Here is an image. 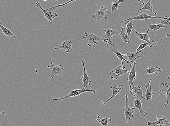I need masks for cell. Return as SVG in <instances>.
Instances as JSON below:
<instances>
[{"label": "cell", "mask_w": 170, "mask_h": 126, "mask_svg": "<svg viewBox=\"0 0 170 126\" xmlns=\"http://www.w3.org/2000/svg\"><path fill=\"white\" fill-rule=\"evenodd\" d=\"M84 34V35L81 37V39L82 40L87 41L88 42V45L89 47L97 45V41H103L105 43H107L108 44V46L109 45H114L115 44V43L111 42V39H109V41H108L106 39L102 38L101 37L98 36L91 33L88 34L86 32H85Z\"/></svg>", "instance_id": "obj_1"}, {"label": "cell", "mask_w": 170, "mask_h": 126, "mask_svg": "<svg viewBox=\"0 0 170 126\" xmlns=\"http://www.w3.org/2000/svg\"><path fill=\"white\" fill-rule=\"evenodd\" d=\"M123 100L125 103V106L123 109L124 112V116L125 117V123H127L128 121H130L134 117V114L135 113V108H131L128 104V95H125V97L124 98Z\"/></svg>", "instance_id": "obj_2"}, {"label": "cell", "mask_w": 170, "mask_h": 126, "mask_svg": "<svg viewBox=\"0 0 170 126\" xmlns=\"http://www.w3.org/2000/svg\"><path fill=\"white\" fill-rule=\"evenodd\" d=\"M48 67L50 68L52 70V73L48 77L54 78L55 77L58 75L60 77H61L64 70L63 65H56L54 64V62H51L48 66Z\"/></svg>", "instance_id": "obj_3"}, {"label": "cell", "mask_w": 170, "mask_h": 126, "mask_svg": "<svg viewBox=\"0 0 170 126\" xmlns=\"http://www.w3.org/2000/svg\"><path fill=\"white\" fill-rule=\"evenodd\" d=\"M150 19H170V18L166 16H149L144 13H141V14L137 16L133 17L127 19L123 20V21L119 22V24H120L123 23L127 21L130 20H147Z\"/></svg>", "instance_id": "obj_4"}, {"label": "cell", "mask_w": 170, "mask_h": 126, "mask_svg": "<svg viewBox=\"0 0 170 126\" xmlns=\"http://www.w3.org/2000/svg\"><path fill=\"white\" fill-rule=\"evenodd\" d=\"M160 93L158 94V95H164L167 97V100L164 104L165 108L169 104L170 101V85H169L167 82L162 83L160 85Z\"/></svg>", "instance_id": "obj_5"}, {"label": "cell", "mask_w": 170, "mask_h": 126, "mask_svg": "<svg viewBox=\"0 0 170 126\" xmlns=\"http://www.w3.org/2000/svg\"><path fill=\"white\" fill-rule=\"evenodd\" d=\"M90 92L93 93H95L96 91L94 89L83 90V89H75L71 91L68 95H66L65 97L61 98L53 99V101H59L64 100V99L69 98L72 97H75L81 95L86 92Z\"/></svg>", "instance_id": "obj_6"}, {"label": "cell", "mask_w": 170, "mask_h": 126, "mask_svg": "<svg viewBox=\"0 0 170 126\" xmlns=\"http://www.w3.org/2000/svg\"><path fill=\"white\" fill-rule=\"evenodd\" d=\"M122 65H119L115 67L110 71V79L112 80L118 79L119 77L124 74L130 73L127 70L123 69L122 68Z\"/></svg>", "instance_id": "obj_7"}, {"label": "cell", "mask_w": 170, "mask_h": 126, "mask_svg": "<svg viewBox=\"0 0 170 126\" xmlns=\"http://www.w3.org/2000/svg\"><path fill=\"white\" fill-rule=\"evenodd\" d=\"M92 10L95 12V14L93 16V18L96 20L97 23H98L101 20H108V18L107 15V8L102 6L101 9L99 11H96L94 9Z\"/></svg>", "instance_id": "obj_8"}, {"label": "cell", "mask_w": 170, "mask_h": 126, "mask_svg": "<svg viewBox=\"0 0 170 126\" xmlns=\"http://www.w3.org/2000/svg\"><path fill=\"white\" fill-rule=\"evenodd\" d=\"M40 5L41 3H40L39 2H37L36 3V7H39L40 9L44 13L45 18L48 20L49 23H51L53 20L54 19L58 17V16L57 13L52 12H49V11H47L46 10H44V9Z\"/></svg>", "instance_id": "obj_9"}, {"label": "cell", "mask_w": 170, "mask_h": 126, "mask_svg": "<svg viewBox=\"0 0 170 126\" xmlns=\"http://www.w3.org/2000/svg\"><path fill=\"white\" fill-rule=\"evenodd\" d=\"M109 48V50H110L111 52H114V53L116 54L117 57L119 58V59L121 60L122 61V65L123 67V69H125V67L124 66L123 63V61H124L127 62L128 65H129L131 67L133 63H130V62L128 61L127 60H126L125 58H124L123 56V54L120 53L119 52V50L118 49V47H117L116 45L115 44L114 45H109L108 46Z\"/></svg>", "instance_id": "obj_10"}, {"label": "cell", "mask_w": 170, "mask_h": 126, "mask_svg": "<svg viewBox=\"0 0 170 126\" xmlns=\"http://www.w3.org/2000/svg\"><path fill=\"white\" fill-rule=\"evenodd\" d=\"M156 118L158 119L157 121L155 122L149 121L147 124L149 126H157L158 125L163 126L164 125L169 124H170L167 118L165 116L158 115L156 116Z\"/></svg>", "instance_id": "obj_11"}, {"label": "cell", "mask_w": 170, "mask_h": 126, "mask_svg": "<svg viewBox=\"0 0 170 126\" xmlns=\"http://www.w3.org/2000/svg\"><path fill=\"white\" fill-rule=\"evenodd\" d=\"M132 87L133 88L129 91L132 95L134 97H137L138 99H146V98L143 96V89L140 86H136L133 84Z\"/></svg>", "instance_id": "obj_12"}, {"label": "cell", "mask_w": 170, "mask_h": 126, "mask_svg": "<svg viewBox=\"0 0 170 126\" xmlns=\"http://www.w3.org/2000/svg\"><path fill=\"white\" fill-rule=\"evenodd\" d=\"M86 61L85 60H82V63L83 65V68H84V74L82 77L81 78V80L84 82V85L83 87V90L85 89V88L88 87V85H91L92 82L90 80L89 77H88L87 74V72L86 71L85 67V63Z\"/></svg>", "instance_id": "obj_13"}, {"label": "cell", "mask_w": 170, "mask_h": 126, "mask_svg": "<svg viewBox=\"0 0 170 126\" xmlns=\"http://www.w3.org/2000/svg\"><path fill=\"white\" fill-rule=\"evenodd\" d=\"M136 66H137V62L135 61L134 63L133 66L130 70L129 77L127 79V80L128 82L130 89H131V87L134 84L133 81L135 80L136 77L137 75L135 71Z\"/></svg>", "instance_id": "obj_14"}, {"label": "cell", "mask_w": 170, "mask_h": 126, "mask_svg": "<svg viewBox=\"0 0 170 126\" xmlns=\"http://www.w3.org/2000/svg\"><path fill=\"white\" fill-rule=\"evenodd\" d=\"M122 89V85H119L118 86H117L116 85H112L111 86V89L113 91V94L110 98L107 100L102 101L101 103V104H103L106 105L107 103H108L109 101H110L111 99H112L113 98L116 96L117 95L120 93Z\"/></svg>", "instance_id": "obj_15"}, {"label": "cell", "mask_w": 170, "mask_h": 126, "mask_svg": "<svg viewBox=\"0 0 170 126\" xmlns=\"http://www.w3.org/2000/svg\"><path fill=\"white\" fill-rule=\"evenodd\" d=\"M150 30V29H149V28H148V29L147 30L146 33H139L138 32L136 31L134 28L133 29H132V31L137 35V38H138L141 39V40L145 41L147 42H149L151 41V39L148 36V33Z\"/></svg>", "instance_id": "obj_16"}, {"label": "cell", "mask_w": 170, "mask_h": 126, "mask_svg": "<svg viewBox=\"0 0 170 126\" xmlns=\"http://www.w3.org/2000/svg\"><path fill=\"white\" fill-rule=\"evenodd\" d=\"M134 103L135 108L138 109L141 116H142L141 119H144L145 117L147 115V112H145L143 110L141 99L138 98L135 99L134 101Z\"/></svg>", "instance_id": "obj_17"}, {"label": "cell", "mask_w": 170, "mask_h": 126, "mask_svg": "<svg viewBox=\"0 0 170 126\" xmlns=\"http://www.w3.org/2000/svg\"><path fill=\"white\" fill-rule=\"evenodd\" d=\"M72 45V42L71 40H68L67 38L66 39L65 41H64L61 46L58 48H54L55 50L60 49H63L66 51L67 53H68L70 50L71 49Z\"/></svg>", "instance_id": "obj_18"}, {"label": "cell", "mask_w": 170, "mask_h": 126, "mask_svg": "<svg viewBox=\"0 0 170 126\" xmlns=\"http://www.w3.org/2000/svg\"><path fill=\"white\" fill-rule=\"evenodd\" d=\"M103 31L105 33V35L103 36V39L109 41V39H112L114 35H119V33L117 31V30H113L110 28H108L106 29L103 30Z\"/></svg>", "instance_id": "obj_19"}, {"label": "cell", "mask_w": 170, "mask_h": 126, "mask_svg": "<svg viewBox=\"0 0 170 126\" xmlns=\"http://www.w3.org/2000/svg\"><path fill=\"white\" fill-rule=\"evenodd\" d=\"M151 81V79L150 78L148 82L145 85L147 91L145 92V95H146V99L147 101H150L152 99V97L153 95H154V92H152L153 90L152 89V86L151 85L150 82Z\"/></svg>", "instance_id": "obj_20"}, {"label": "cell", "mask_w": 170, "mask_h": 126, "mask_svg": "<svg viewBox=\"0 0 170 126\" xmlns=\"http://www.w3.org/2000/svg\"><path fill=\"white\" fill-rule=\"evenodd\" d=\"M141 52V51H140L137 52L136 53L134 52H128L126 54H123V56H127V60L130 63H133L135 62L136 59L140 57V56L139 54Z\"/></svg>", "instance_id": "obj_21"}, {"label": "cell", "mask_w": 170, "mask_h": 126, "mask_svg": "<svg viewBox=\"0 0 170 126\" xmlns=\"http://www.w3.org/2000/svg\"><path fill=\"white\" fill-rule=\"evenodd\" d=\"M122 31H120V34H119V35L121 37L123 40L124 42L127 43H130L131 41V38L129 36H128L127 34H126L124 30H125V28H124V26H121Z\"/></svg>", "instance_id": "obj_22"}, {"label": "cell", "mask_w": 170, "mask_h": 126, "mask_svg": "<svg viewBox=\"0 0 170 126\" xmlns=\"http://www.w3.org/2000/svg\"><path fill=\"white\" fill-rule=\"evenodd\" d=\"M112 121V119L110 118H103L101 116L99 115L98 116V118L95 120V121L99 122L101 125L103 126H107L108 124L111 121Z\"/></svg>", "instance_id": "obj_23"}, {"label": "cell", "mask_w": 170, "mask_h": 126, "mask_svg": "<svg viewBox=\"0 0 170 126\" xmlns=\"http://www.w3.org/2000/svg\"><path fill=\"white\" fill-rule=\"evenodd\" d=\"M162 71V69L157 66L154 67H149L148 69H145L144 72L149 74H152L155 73L156 74H158V72H160Z\"/></svg>", "instance_id": "obj_24"}, {"label": "cell", "mask_w": 170, "mask_h": 126, "mask_svg": "<svg viewBox=\"0 0 170 126\" xmlns=\"http://www.w3.org/2000/svg\"><path fill=\"white\" fill-rule=\"evenodd\" d=\"M152 0H148V1L146 3H145L144 5V6L142 8L139 9L138 10V12H140L141 11H142L144 10H148V11H151V12L154 13V14L156 16H157V14L156 12H154V11L152 9V5H151V1Z\"/></svg>", "instance_id": "obj_25"}, {"label": "cell", "mask_w": 170, "mask_h": 126, "mask_svg": "<svg viewBox=\"0 0 170 126\" xmlns=\"http://www.w3.org/2000/svg\"><path fill=\"white\" fill-rule=\"evenodd\" d=\"M0 27H1L2 31L3 32L5 35L9 37H12L15 39L17 38V37L16 36L13 34V33L10 30L2 25L1 22H0Z\"/></svg>", "instance_id": "obj_26"}, {"label": "cell", "mask_w": 170, "mask_h": 126, "mask_svg": "<svg viewBox=\"0 0 170 126\" xmlns=\"http://www.w3.org/2000/svg\"><path fill=\"white\" fill-rule=\"evenodd\" d=\"M154 43V44H155L156 46H158L157 44H156V42L155 41L153 40L151 41L150 42H147L145 43H143V44H141L139 46L138 48L136 51L137 52L140 51L143 49H144L147 46H149L152 48V43Z\"/></svg>", "instance_id": "obj_27"}, {"label": "cell", "mask_w": 170, "mask_h": 126, "mask_svg": "<svg viewBox=\"0 0 170 126\" xmlns=\"http://www.w3.org/2000/svg\"><path fill=\"white\" fill-rule=\"evenodd\" d=\"M123 2L124 0H118L117 1L116 0H113V3L111 4V6L112 7L111 11L113 14H114L117 12L118 10L119 5L120 3H123Z\"/></svg>", "instance_id": "obj_28"}, {"label": "cell", "mask_w": 170, "mask_h": 126, "mask_svg": "<svg viewBox=\"0 0 170 126\" xmlns=\"http://www.w3.org/2000/svg\"><path fill=\"white\" fill-rule=\"evenodd\" d=\"M133 20H128L127 22H126L125 23L126 25L125 30H126L128 35L129 36H130V34H131L132 31V29L134 28L133 27Z\"/></svg>", "instance_id": "obj_29"}, {"label": "cell", "mask_w": 170, "mask_h": 126, "mask_svg": "<svg viewBox=\"0 0 170 126\" xmlns=\"http://www.w3.org/2000/svg\"><path fill=\"white\" fill-rule=\"evenodd\" d=\"M76 1L77 0H70V1H69L65 3H64L63 4L57 5L56 6L51 7V8L47 9L46 10L49 11V12H54V11L56 10V9L59 8V7H62L63 8H64V7H65V5H67L68 4L72 2Z\"/></svg>", "instance_id": "obj_30"}, {"label": "cell", "mask_w": 170, "mask_h": 126, "mask_svg": "<svg viewBox=\"0 0 170 126\" xmlns=\"http://www.w3.org/2000/svg\"><path fill=\"white\" fill-rule=\"evenodd\" d=\"M148 28L150 30H152L154 31H156L159 30L160 28H167L165 26L161 24H151L148 26Z\"/></svg>", "instance_id": "obj_31"}, {"label": "cell", "mask_w": 170, "mask_h": 126, "mask_svg": "<svg viewBox=\"0 0 170 126\" xmlns=\"http://www.w3.org/2000/svg\"><path fill=\"white\" fill-rule=\"evenodd\" d=\"M161 24L166 26L167 28L170 27V19H162L161 21L158 22H151V24Z\"/></svg>", "instance_id": "obj_32"}, {"label": "cell", "mask_w": 170, "mask_h": 126, "mask_svg": "<svg viewBox=\"0 0 170 126\" xmlns=\"http://www.w3.org/2000/svg\"><path fill=\"white\" fill-rule=\"evenodd\" d=\"M137 1L139 2H141V3L143 4V5H144L145 3L144 2H143L142 1H141V0H137Z\"/></svg>", "instance_id": "obj_33"}, {"label": "cell", "mask_w": 170, "mask_h": 126, "mask_svg": "<svg viewBox=\"0 0 170 126\" xmlns=\"http://www.w3.org/2000/svg\"><path fill=\"white\" fill-rule=\"evenodd\" d=\"M1 114H6V113H5V112H1Z\"/></svg>", "instance_id": "obj_34"}, {"label": "cell", "mask_w": 170, "mask_h": 126, "mask_svg": "<svg viewBox=\"0 0 170 126\" xmlns=\"http://www.w3.org/2000/svg\"><path fill=\"white\" fill-rule=\"evenodd\" d=\"M166 37H170V35H165Z\"/></svg>", "instance_id": "obj_35"}, {"label": "cell", "mask_w": 170, "mask_h": 126, "mask_svg": "<svg viewBox=\"0 0 170 126\" xmlns=\"http://www.w3.org/2000/svg\"><path fill=\"white\" fill-rule=\"evenodd\" d=\"M167 79L170 80V76L168 77Z\"/></svg>", "instance_id": "obj_36"}, {"label": "cell", "mask_w": 170, "mask_h": 126, "mask_svg": "<svg viewBox=\"0 0 170 126\" xmlns=\"http://www.w3.org/2000/svg\"><path fill=\"white\" fill-rule=\"evenodd\" d=\"M43 1H48V0H43Z\"/></svg>", "instance_id": "obj_37"}, {"label": "cell", "mask_w": 170, "mask_h": 126, "mask_svg": "<svg viewBox=\"0 0 170 126\" xmlns=\"http://www.w3.org/2000/svg\"><path fill=\"white\" fill-rule=\"evenodd\" d=\"M56 1H58V0H56Z\"/></svg>", "instance_id": "obj_38"}]
</instances>
